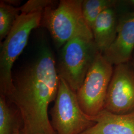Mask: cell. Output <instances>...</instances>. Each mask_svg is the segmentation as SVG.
<instances>
[{"label":"cell","instance_id":"13","mask_svg":"<svg viewBox=\"0 0 134 134\" xmlns=\"http://www.w3.org/2000/svg\"><path fill=\"white\" fill-rule=\"evenodd\" d=\"M20 14L19 7H15L0 2V40H4L12 29L18 16Z\"/></svg>","mask_w":134,"mask_h":134},{"label":"cell","instance_id":"11","mask_svg":"<svg viewBox=\"0 0 134 134\" xmlns=\"http://www.w3.org/2000/svg\"><path fill=\"white\" fill-rule=\"evenodd\" d=\"M22 128L19 110L5 96L0 95V134L20 133Z\"/></svg>","mask_w":134,"mask_h":134},{"label":"cell","instance_id":"5","mask_svg":"<svg viewBox=\"0 0 134 134\" xmlns=\"http://www.w3.org/2000/svg\"><path fill=\"white\" fill-rule=\"evenodd\" d=\"M50 115L51 123L57 134H81L96 123L81 110L76 92L61 77Z\"/></svg>","mask_w":134,"mask_h":134},{"label":"cell","instance_id":"10","mask_svg":"<svg viewBox=\"0 0 134 134\" xmlns=\"http://www.w3.org/2000/svg\"><path fill=\"white\" fill-rule=\"evenodd\" d=\"M117 7L104 10L96 19L91 31L100 53L103 54L114 42L117 36L119 14Z\"/></svg>","mask_w":134,"mask_h":134},{"label":"cell","instance_id":"15","mask_svg":"<svg viewBox=\"0 0 134 134\" xmlns=\"http://www.w3.org/2000/svg\"><path fill=\"white\" fill-rule=\"evenodd\" d=\"M126 3H127L128 5L131 7H133L134 8V0H130V1H126Z\"/></svg>","mask_w":134,"mask_h":134},{"label":"cell","instance_id":"12","mask_svg":"<svg viewBox=\"0 0 134 134\" xmlns=\"http://www.w3.org/2000/svg\"><path fill=\"white\" fill-rule=\"evenodd\" d=\"M120 3L117 0H83L81 9L86 23L91 29L97 18L104 10L117 7Z\"/></svg>","mask_w":134,"mask_h":134},{"label":"cell","instance_id":"14","mask_svg":"<svg viewBox=\"0 0 134 134\" xmlns=\"http://www.w3.org/2000/svg\"><path fill=\"white\" fill-rule=\"evenodd\" d=\"M54 3L50 0H29L19 7L20 13L43 12L47 7L53 5Z\"/></svg>","mask_w":134,"mask_h":134},{"label":"cell","instance_id":"7","mask_svg":"<svg viewBox=\"0 0 134 134\" xmlns=\"http://www.w3.org/2000/svg\"><path fill=\"white\" fill-rule=\"evenodd\" d=\"M104 109L117 114L134 112V68L130 62L115 66Z\"/></svg>","mask_w":134,"mask_h":134},{"label":"cell","instance_id":"2","mask_svg":"<svg viewBox=\"0 0 134 134\" xmlns=\"http://www.w3.org/2000/svg\"><path fill=\"white\" fill-rule=\"evenodd\" d=\"M82 0H61L57 7L45 9L41 25L47 29L56 47H63L76 37L93 38L82 14Z\"/></svg>","mask_w":134,"mask_h":134},{"label":"cell","instance_id":"6","mask_svg":"<svg viewBox=\"0 0 134 134\" xmlns=\"http://www.w3.org/2000/svg\"><path fill=\"white\" fill-rule=\"evenodd\" d=\"M102 53L97 54L80 88L76 92L81 110L93 119L104 109L114 68Z\"/></svg>","mask_w":134,"mask_h":134},{"label":"cell","instance_id":"4","mask_svg":"<svg viewBox=\"0 0 134 134\" xmlns=\"http://www.w3.org/2000/svg\"><path fill=\"white\" fill-rule=\"evenodd\" d=\"M99 53L93 38L76 37L62 48L57 68L59 77L77 92Z\"/></svg>","mask_w":134,"mask_h":134},{"label":"cell","instance_id":"9","mask_svg":"<svg viewBox=\"0 0 134 134\" xmlns=\"http://www.w3.org/2000/svg\"><path fill=\"white\" fill-rule=\"evenodd\" d=\"M93 119L96 124L81 134H134V112L117 114L104 109Z\"/></svg>","mask_w":134,"mask_h":134},{"label":"cell","instance_id":"8","mask_svg":"<svg viewBox=\"0 0 134 134\" xmlns=\"http://www.w3.org/2000/svg\"><path fill=\"white\" fill-rule=\"evenodd\" d=\"M134 53V10L119 14L115 41L103 54L112 65L131 61Z\"/></svg>","mask_w":134,"mask_h":134},{"label":"cell","instance_id":"3","mask_svg":"<svg viewBox=\"0 0 134 134\" xmlns=\"http://www.w3.org/2000/svg\"><path fill=\"white\" fill-rule=\"evenodd\" d=\"M43 12L20 13L9 34L1 43L0 95L10 96L14 86L12 70L26 46L32 30L41 24Z\"/></svg>","mask_w":134,"mask_h":134},{"label":"cell","instance_id":"1","mask_svg":"<svg viewBox=\"0 0 134 134\" xmlns=\"http://www.w3.org/2000/svg\"><path fill=\"white\" fill-rule=\"evenodd\" d=\"M60 81L53 53L46 46L38 58L15 79L8 100L19 110L23 120L19 134H57L48 116V106L57 95Z\"/></svg>","mask_w":134,"mask_h":134},{"label":"cell","instance_id":"16","mask_svg":"<svg viewBox=\"0 0 134 134\" xmlns=\"http://www.w3.org/2000/svg\"><path fill=\"white\" fill-rule=\"evenodd\" d=\"M130 62H131V64L132 65V66H133L134 68V53L133 55L132 58V59H131V61H130Z\"/></svg>","mask_w":134,"mask_h":134},{"label":"cell","instance_id":"17","mask_svg":"<svg viewBox=\"0 0 134 134\" xmlns=\"http://www.w3.org/2000/svg\"><path fill=\"white\" fill-rule=\"evenodd\" d=\"M14 134H19V133H15Z\"/></svg>","mask_w":134,"mask_h":134}]
</instances>
